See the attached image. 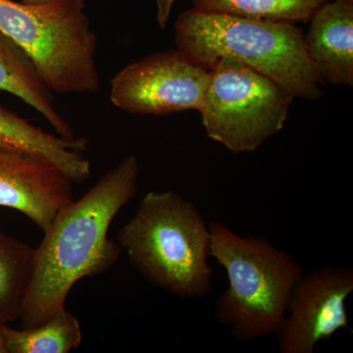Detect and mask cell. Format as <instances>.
Instances as JSON below:
<instances>
[{
	"label": "cell",
	"instance_id": "14",
	"mask_svg": "<svg viewBox=\"0 0 353 353\" xmlns=\"http://www.w3.org/2000/svg\"><path fill=\"white\" fill-rule=\"evenodd\" d=\"M34 248L0 231V323L19 319L34 269Z\"/></svg>",
	"mask_w": 353,
	"mask_h": 353
},
{
	"label": "cell",
	"instance_id": "2",
	"mask_svg": "<svg viewBox=\"0 0 353 353\" xmlns=\"http://www.w3.org/2000/svg\"><path fill=\"white\" fill-rule=\"evenodd\" d=\"M176 50L210 66L228 58L250 67L294 95L323 94L321 76L311 61L296 24L189 9L175 23Z\"/></svg>",
	"mask_w": 353,
	"mask_h": 353
},
{
	"label": "cell",
	"instance_id": "6",
	"mask_svg": "<svg viewBox=\"0 0 353 353\" xmlns=\"http://www.w3.org/2000/svg\"><path fill=\"white\" fill-rule=\"evenodd\" d=\"M201 110L206 136L230 152H252L279 134L294 95L240 62L221 58L209 66Z\"/></svg>",
	"mask_w": 353,
	"mask_h": 353
},
{
	"label": "cell",
	"instance_id": "12",
	"mask_svg": "<svg viewBox=\"0 0 353 353\" xmlns=\"http://www.w3.org/2000/svg\"><path fill=\"white\" fill-rule=\"evenodd\" d=\"M0 92L15 95L48 121L61 138L74 141L75 132L55 108L53 92L24 50L0 32Z\"/></svg>",
	"mask_w": 353,
	"mask_h": 353
},
{
	"label": "cell",
	"instance_id": "10",
	"mask_svg": "<svg viewBox=\"0 0 353 353\" xmlns=\"http://www.w3.org/2000/svg\"><path fill=\"white\" fill-rule=\"evenodd\" d=\"M306 51L323 81L353 85V2L334 0L311 17Z\"/></svg>",
	"mask_w": 353,
	"mask_h": 353
},
{
	"label": "cell",
	"instance_id": "8",
	"mask_svg": "<svg viewBox=\"0 0 353 353\" xmlns=\"http://www.w3.org/2000/svg\"><path fill=\"white\" fill-rule=\"evenodd\" d=\"M353 292V269L327 266L301 276L292 288L277 336L281 353H312L321 341L350 329L345 301Z\"/></svg>",
	"mask_w": 353,
	"mask_h": 353
},
{
	"label": "cell",
	"instance_id": "9",
	"mask_svg": "<svg viewBox=\"0 0 353 353\" xmlns=\"http://www.w3.org/2000/svg\"><path fill=\"white\" fill-rule=\"evenodd\" d=\"M73 181L31 153L0 148V206L19 211L46 231L73 199Z\"/></svg>",
	"mask_w": 353,
	"mask_h": 353
},
{
	"label": "cell",
	"instance_id": "15",
	"mask_svg": "<svg viewBox=\"0 0 353 353\" xmlns=\"http://www.w3.org/2000/svg\"><path fill=\"white\" fill-rule=\"evenodd\" d=\"M329 0H192L194 8L252 19L308 23Z\"/></svg>",
	"mask_w": 353,
	"mask_h": 353
},
{
	"label": "cell",
	"instance_id": "17",
	"mask_svg": "<svg viewBox=\"0 0 353 353\" xmlns=\"http://www.w3.org/2000/svg\"><path fill=\"white\" fill-rule=\"evenodd\" d=\"M51 1L52 0H22L23 3L29 4V6H43Z\"/></svg>",
	"mask_w": 353,
	"mask_h": 353
},
{
	"label": "cell",
	"instance_id": "1",
	"mask_svg": "<svg viewBox=\"0 0 353 353\" xmlns=\"http://www.w3.org/2000/svg\"><path fill=\"white\" fill-rule=\"evenodd\" d=\"M139 171L136 155L125 157L82 197L62 208L43 232L20 308L24 328L39 326L66 309L67 297L79 281L117 263L123 250L109 238V229L138 192Z\"/></svg>",
	"mask_w": 353,
	"mask_h": 353
},
{
	"label": "cell",
	"instance_id": "3",
	"mask_svg": "<svg viewBox=\"0 0 353 353\" xmlns=\"http://www.w3.org/2000/svg\"><path fill=\"white\" fill-rule=\"evenodd\" d=\"M134 270L172 296L201 299L212 292L208 224L174 190H152L117 234Z\"/></svg>",
	"mask_w": 353,
	"mask_h": 353
},
{
	"label": "cell",
	"instance_id": "16",
	"mask_svg": "<svg viewBox=\"0 0 353 353\" xmlns=\"http://www.w3.org/2000/svg\"><path fill=\"white\" fill-rule=\"evenodd\" d=\"M176 1V0H155L157 2V20L161 29H165L168 24Z\"/></svg>",
	"mask_w": 353,
	"mask_h": 353
},
{
	"label": "cell",
	"instance_id": "7",
	"mask_svg": "<svg viewBox=\"0 0 353 353\" xmlns=\"http://www.w3.org/2000/svg\"><path fill=\"white\" fill-rule=\"evenodd\" d=\"M209 75V67L182 51L155 53L111 79L110 101L120 110L141 115L201 112Z\"/></svg>",
	"mask_w": 353,
	"mask_h": 353
},
{
	"label": "cell",
	"instance_id": "18",
	"mask_svg": "<svg viewBox=\"0 0 353 353\" xmlns=\"http://www.w3.org/2000/svg\"><path fill=\"white\" fill-rule=\"evenodd\" d=\"M4 325L8 324H1L0 323V353H7L6 343H4L3 333H2V328H3Z\"/></svg>",
	"mask_w": 353,
	"mask_h": 353
},
{
	"label": "cell",
	"instance_id": "19",
	"mask_svg": "<svg viewBox=\"0 0 353 353\" xmlns=\"http://www.w3.org/2000/svg\"><path fill=\"white\" fill-rule=\"evenodd\" d=\"M348 1H352L353 2V0H348Z\"/></svg>",
	"mask_w": 353,
	"mask_h": 353
},
{
	"label": "cell",
	"instance_id": "11",
	"mask_svg": "<svg viewBox=\"0 0 353 353\" xmlns=\"http://www.w3.org/2000/svg\"><path fill=\"white\" fill-rule=\"evenodd\" d=\"M88 143L85 138L69 141L43 131L0 105V148L36 155L55 165L74 183L83 182L92 175V164L83 154Z\"/></svg>",
	"mask_w": 353,
	"mask_h": 353
},
{
	"label": "cell",
	"instance_id": "4",
	"mask_svg": "<svg viewBox=\"0 0 353 353\" xmlns=\"http://www.w3.org/2000/svg\"><path fill=\"white\" fill-rule=\"evenodd\" d=\"M208 228L211 257L224 267L229 282L216 303V321L241 341L276 334L303 266L265 236H241L220 222Z\"/></svg>",
	"mask_w": 353,
	"mask_h": 353
},
{
	"label": "cell",
	"instance_id": "13",
	"mask_svg": "<svg viewBox=\"0 0 353 353\" xmlns=\"http://www.w3.org/2000/svg\"><path fill=\"white\" fill-rule=\"evenodd\" d=\"M2 333L7 353H68L83 341L80 322L66 309L32 328L16 330L4 325Z\"/></svg>",
	"mask_w": 353,
	"mask_h": 353
},
{
	"label": "cell",
	"instance_id": "5",
	"mask_svg": "<svg viewBox=\"0 0 353 353\" xmlns=\"http://www.w3.org/2000/svg\"><path fill=\"white\" fill-rule=\"evenodd\" d=\"M0 32L25 51L53 94H94L101 88L97 37L85 0L43 6L0 0Z\"/></svg>",
	"mask_w": 353,
	"mask_h": 353
}]
</instances>
